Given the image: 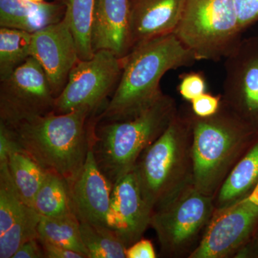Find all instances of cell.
Returning <instances> with one entry per match:
<instances>
[{
  "mask_svg": "<svg viewBox=\"0 0 258 258\" xmlns=\"http://www.w3.org/2000/svg\"><path fill=\"white\" fill-rule=\"evenodd\" d=\"M81 237L88 258H126V244L111 227L81 222Z\"/></svg>",
  "mask_w": 258,
  "mask_h": 258,
  "instance_id": "23",
  "label": "cell"
},
{
  "mask_svg": "<svg viewBox=\"0 0 258 258\" xmlns=\"http://www.w3.org/2000/svg\"><path fill=\"white\" fill-rule=\"evenodd\" d=\"M157 254L152 242L140 239L127 247L126 258H155Z\"/></svg>",
  "mask_w": 258,
  "mask_h": 258,
  "instance_id": "31",
  "label": "cell"
},
{
  "mask_svg": "<svg viewBox=\"0 0 258 258\" xmlns=\"http://www.w3.org/2000/svg\"><path fill=\"white\" fill-rule=\"evenodd\" d=\"M7 163L24 203L33 208L35 197L48 172L22 149L10 153Z\"/></svg>",
  "mask_w": 258,
  "mask_h": 258,
  "instance_id": "19",
  "label": "cell"
},
{
  "mask_svg": "<svg viewBox=\"0 0 258 258\" xmlns=\"http://www.w3.org/2000/svg\"><path fill=\"white\" fill-rule=\"evenodd\" d=\"M32 37L23 30L0 28V81L32 57Z\"/></svg>",
  "mask_w": 258,
  "mask_h": 258,
  "instance_id": "24",
  "label": "cell"
},
{
  "mask_svg": "<svg viewBox=\"0 0 258 258\" xmlns=\"http://www.w3.org/2000/svg\"><path fill=\"white\" fill-rule=\"evenodd\" d=\"M96 114L88 108L66 113L51 112L10 127L23 150L71 186L92 145Z\"/></svg>",
  "mask_w": 258,
  "mask_h": 258,
  "instance_id": "2",
  "label": "cell"
},
{
  "mask_svg": "<svg viewBox=\"0 0 258 258\" xmlns=\"http://www.w3.org/2000/svg\"><path fill=\"white\" fill-rule=\"evenodd\" d=\"M0 82V123L14 126L54 112L55 96L45 71L33 57Z\"/></svg>",
  "mask_w": 258,
  "mask_h": 258,
  "instance_id": "9",
  "label": "cell"
},
{
  "mask_svg": "<svg viewBox=\"0 0 258 258\" xmlns=\"http://www.w3.org/2000/svg\"><path fill=\"white\" fill-rule=\"evenodd\" d=\"M20 149L11 127L0 123V163L8 161L10 153Z\"/></svg>",
  "mask_w": 258,
  "mask_h": 258,
  "instance_id": "30",
  "label": "cell"
},
{
  "mask_svg": "<svg viewBox=\"0 0 258 258\" xmlns=\"http://www.w3.org/2000/svg\"><path fill=\"white\" fill-rule=\"evenodd\" d=\"M184 3V0H130L131 50L149 39L174 32Z\"/></svg>",
  "mask_w": 258,
  "mask_h": 258,
  "instance_id": "15",
  "label": "cell"
},
{
  "mask_svg": "<svg viewBox=\"0 0 258 258\" xmlns=\"http://www.w3.org/2000/svg\"><path fill=\"white\" fill-rule=\"evenodd\" d=\"M64 13V5L57 0L53 3H40L0 0V27L33 34L60 22Z\"/></svg>",
  "mask_w": 258,
  "mask_h": 258,
  "instance_id": "17",
  "label": "cell"
},
{
  "mask_svg": "<svg viewBox=\"0 0 258 258\" xmlns=\"http://www.w3.org/2000/svg\"><path fill=\"white\" fill-rule=\"evenodd\" d=\"M188 186L152 213L150 225L167 252L187 247L211 219V196Z\"/></svg>",
  "mask_w": 258,
  "mask_h": 258,
  "instance_id": "8",
  "label": "cell"
},
{
  "mask_svg": "<svg viewBox=\"0 0 258 258\" xmlns=\"http://www.w3.org/2000/svg\"><path fill=\"white\" fill-rule=\"evenodd\" d=\"M66 8L64 19L76 40L80 60L94 55L93 28L96 0H57Z\"/></svg>",
  "mask_w": 258,
  "mask_h": 258,
  "instance_id": "18",
  "label": "cell"
},
{
  "mask_svg": "<svg viewBox=\"0 0 258 258\" xmlns=\"http://www.w3.org/2000/svg\"><path fill=\"white\" fill-rule=\"evenodd\" d=\"M130 0H96L93 28L94 52L111 51L123 58L130 52Z\"/></svg>",
  "mask_w": 258,
  "mask_h": 258,
  "instance_id": "16",
  "label": "cell"
},
{
  "mask_svg": "<svg viewBox=\"0 0 258 258\" xmlns=\"http://www.w3.org/2000/svg\"><path fill=\"white\" fill-rule=\"evenodd\" d=\"M152 215L133 169L113 184L108 225L129 247L140 240Z\"/></svg>",
  "mask_w": 258,
  "mask_h": 258,
  "instance_id": "13",
  "label": "cell"
},
{
  "mask_svg": "<svg viewBox=\"0 0 258 258\" xmlns=\"http://www.w3.org/2000/svg\"><path fill=\"white\" fill-rule=\"evenodd\" d=\"M258 221V205L247 197L220 208L210 219L192 258L226 257L240 247Z\"/></svg>",
  "mask_w": 258,
  "mask_h": 258,
  "instance_id": "10",
  "label": "cell"
},
{
  "mask_svg": "<svg viewBox=\"0 0 258 258\" xmlns=\"http://www.w3.org/2000/svg\"><path fill=\"white\" fill-rule=\"evenodd\" d=\"M38 240L72 249L88 258L81 237V222L76 215L41 217L38 225Z\"/></svg>",
  "mask_w": 258,
  "mask_h": 258,
  "instance_id": "22",
  "label": "cell"
},
{
  "mask_svg": "<svg viewBox=\"0 0 258 258\" xmlns=\"http://www.w3.org/2000/svg\"><path fill=\"white\" fill-rule=\"evenodd\" d=\"M123 60L119 81L111 100L96 115L97 123L141 114L164 95L160 82L166 73L192 66L198 60L172 32L141 42Z\"/></svg>",
  "mask_w": 258,
  "mask_h": 258,
  "instance_id": "1",
  "label": "cell"
},
{
  "mask_svg": "<svg viewBox=\"0 0 258 258\" xmlns=\"http://www.w3.org/2000/svg\"><path fill=\"white\" fill-rule=\"evenodd\" d=\"M21 1L28 2V3H40L45 2V0H21Z\"/></svg>",
  "mask_w": 258,
  "mask_h": 258,
  "instance_id": "35",
  "label": "cell"
},
{
  "mask_svg": "<svg viewBox=\"0 0 258 258\" xmlns=\"http://www.w3.org/2000/svg\"><path fill=\"white\" fill-rule=\"evenodd\" d=\"M33 208L41 217L76 215L69 182L62 176L47 173L35 197Z\"/></svg>",
  "mask_w": 258,
  "mask_h": 258,
  "instance_id": "20",
  "label": "cell"
},
{
  "mask_svg": "<svg viewBox=\"0 0 258 258\" xmlns=\"http://www.w3.org/2000/svg\"><path fill=\"white\" fill-rule=\"evenodd\" d=\"M27 206L12 179L7 161L0 163V235L9 230Z\"/></svg>",
  "mask_w": 258,
  "mask_h": 258,
  "instance_id": "26",
  "label": "cell"
},
{
  "mask_svg": "<svg viewBox=\"0 0 258 258\" xmlns=\"http://www.w3.org/2000/svg\"><path fill=\"white\" fill-rule=\"evenodd\" d=\"M123 58L111 51H96L91 58L79 60L71 70L67 83L56 97L54 112L66 113L80 108L93 113L106 106L121 76Z\"/></svg>",
  "mask_w": 258,
  "mask_h": 258,
  "instance_id": "7",
  "label": "cell"
},
{
  "mask_svg": "<svg viewBox=\"0 0 258 258\" xmlns=\"http://www.w3.org/2000/svg\"><path fill=\"white\" fill-rule=\"evenodd\" d=\"M40 218L35 209L27 206L9 230L0 235V257L12 258L22 244L38 238Z\"/></svg>",
  "mask_w": 258,
  "mask_h": 258,
  "instance_id": "25",
  "label": "cell"
},
{
  "mask_svg": "<svg viewBox=\"0 0 258 258\" xmlns=\"http://www.w3.org/2000/svg\"><path fill=\"white\" fill-rule=\"evenodd\" d=\"M178 90L183 98L188 101L206 93L207 82L201 73L191 72L181 75Z\"/></svg>",
  "mask_w": 258,
  "mask_h": 258,
  "instance_id": "27",
  "label": "cell"
},
{
  "mask_svg": "<svg viewBox=\"0 0 258 258\" xmlns=\"http://www.w3.org/2000/svg\"><path fill=\"white\" fill-rule=\"evenodd\" d=\"M242 30L232 0H184L173 33L197 60L217 62L235 50Z\"/></svg>",
  "mask_w": 258,
  "mask_h": 258,
  "instance_id": "6",
  "label": "cell"
},
{
  "mask_svg": "<svg viewBox=\"0 0 258 258\" xmlns=\"http://www.w3.org/2000/svg\"><path fill=\"white\" fill-rule=\"evenodd\" d=\"M191 120L177 115L139 158L134 169L148 206L154 210L174 198L186 185Z\"/></svg>",
  "mask_w": 258,
  "mask_h": 258,
  "instance_id": "4",
  "label": "cell"
},
{
  "mask_svg": "<svg viewBox=\"0 0 258 258\" xmlns=\"http://www.w3.org/2000/svg\"><path fill=\"white\" fill-rule=\"evenodd\" d=\"M39 241L43 249L45 258H87L85 254L72 249L45 241Z\"/></svg>",
  "mask_w": 258,
  "mask_h": 258,
  "instance_id": "32",
  "label": "cell"
},
{
  "mask_svg": "<svg viewBox=\"0 0 258 258\" xmlns=\"http://www.w3.org/2000/svg\"><path fill=\"white\" fill-rule=\"evenodd\" d=\"M176 115L175 101L164 94L133 118L97 123L93 154L112 184L134 169L142 153L164 133Z\"/></svg>",
  "mask_w": 258,
  "mask_h": 258,
  "instance_id": "3",
  "label": "cell"
},
{
  "mask_svg": "<svg viewBox=\"0 0 258 258\" xmlns=\"http://www.w3.org/2000/svg\"><path fill=\"white\" fill-rule=\"evenodd\" d=\"M241 28L244 30L258 19V0H232Z\"/></svg>",
  "mask_w": 258,
  "mask_h": 258,
  "instance_id": "29",
  "label": "cell"
},
{
  "mask_svg": "<svg viewBox=\"0 0 258 258\" xmlns=\"http://www.w3.org/2000/svg\"><path fill=\"white\" fill-rule=\"evenodd\" d=\"M250 42H240L225 57V100L242 119L258 118V50Z\"/></svg>",
  "mask_w": 258,
  "mask_h": 258,
  "instance_id": "12",
  "label": "cell"
},
{
  "mask_svg": "<svg viewBox=\"0 0 258 258\" xmlns=\"http://www.w3.org/2000/svg\"><path fill=\"white\" fill-rule=\"evenodd\" d=\"M247 198H248L249 201L258 205V181L254 189H252V192L249 194Z\"/></svg>",
  "mask_w": 258,
  "mask_h": 258,
  "instance_id": "34",
  "label": "cell"
},
{
  "mask_svg": "<svg viewBox=\"0 0 258 258\" xmlns=\"http://www.w3.org/2000/svg\"><path fill=\"white\" fill-rule=\"evenodd\" d=\"M191 102L194 113L200 118H208L215 115L221 106L220 97L205 93Z\"/></svg>",
  "mask_w": 258,
  "mask_h": 258,
  "instance_id": "28",
  "label": "cell"
},
{
  "mask_svg": "<svg viewBox=\"0 0 258 258\" xmlns=\"http://www.w3.org/2000/svg\"><path fill=\"white\" fill-rule=\"evenodd\" d=\"M113 187L97 164L91 145L84 165L71 185L75 212L80 222L108 225Z\"/></svg>",
  "mask_w": 258,
  "mask_h": 258,
  "instance_id": "14",
  "label": "cell"
},
{
  "mask_svg": "<svg viewBox=\"0 0 258 258\" xmlns=\"http://www.w3.org/2000/svg\"><path fill=\"white\" fill-rule=\"evenodd\" d=\"M258 181V143L235 166L219 192L220 208L242 199Z\"/></svg>",
  "mask_w": 258,
  "mask_h": 258,
  "instance_id": "21",
  "label": "cell"
},
{
  "mask_svg": "<svg viewBox=\"0 0 258 258\" xmlns=\"http://www.w3.org/2000/svg\"><path fill=\"white\" fill-rule=\"evenodd\" d=\"M192 130V184L211 195L226 169L248 134L244 119L232 110L208 118H191Z\"/></svg>",
  "mask_w": 258,
  "mask_h": 258,
  "instance_id": "5",
  "label": "cell"
},
{
  "mask_svg": "<svg viewBox=\"0 0 258 258\" xmlns=\"http://www.w3.org/2000/svg\"><path fill=\"white\" fill-rule=\"evenodd\" d=\"M32 57L45 71L54 96H58L80 60L74 35L64 18L32 34Z\"/></svg>",
  "mask_w": 258,
  "mask_h": 258,
  "instance_id": "11",
  "label": "cell"
},
{
  "mask_svg": "<svg viewBox=\"0 0 258 258\" xmlns=\"http://www.w3.org/2000/svg\"><path fill=\"white\" fill-rule=\"evenodd\" d=\"M12 258H45V254L38 238H35L22 244Z\"/></svg>",
  "mask_w": 258,
  "mask_h": 258,
  "instance_id": "33",
  "label": "cell"
}]
</instances>
